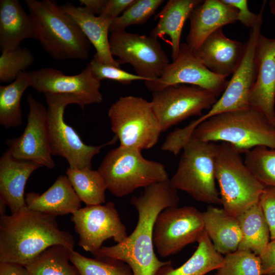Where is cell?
<instances>
[{
	"instance_id": "e0dca14e",
	"label": "cell",
	"mask_w": 275,
	"mask_h": 275,
	"mask_svg": "<svg viewBox=\"0 0 275 275\" xmlns=\"http://www.w3.org/2000/svg\"><path fill=\"white\" fill-rule=\"evenodd\" d=\"M29 112L24 130L18 137L6 143L14 157L52 169L56 164L50 152L47 127V109L32 95L27 97Z\"/></svg>"
},
{
	"instance_id": "f1b7e54d",
	"label": "cell",
	"mask_w": 275,
	"mask_h": 275,
	"mask_svg": "<svg viewBox=\"0 0 275 275\" xmlns=\"http://www.w3.org/2000/svg\"><path fill=\"white\" fill-rule=\"evenodd\" d=\"M31 80L27 71L19 73L15 80L0 86V125L5 128L17 127L22 124L20 101Z\"/></svg>"
},
{
	"instance_id": "d6986e66",
	"label": "cell",
	"mask_w": 275,
	"mask_h": 275,
	"mask_svg": "<svg viewBox=\"0 0 275 275\" xmlns=\"http://www.w3.org/2000/svg\"><path fill=\"white\" fill-rule=\"evenodd\" d=\"M190 29L186 44L195 52L211 34L238 21L237 10L222 0H205L189 16Z\"/></svg>"
},
{
	"instance_id": "44dd1931",
	"label": "cell",
	"mask_w": 275,
	"mask_h": 275,
	"mask_svg": "<svg viewBox=\"0 0 275 275\" xmlns=\"http://www.w3.org/2000/svg\"><path fill=\"white\" fill-rule=\"evenodd\" d=\"M244 44L226 37L221 28L211 34L194 52L212 72L227 77L242 59Z\"/></svg>"
},
{
	"instance_id": "b9f144b4",
	"label": "cell",
	"mask_w": 275,
	"mask_h": 275,
	"mask_svg": "<svg viewBox=\"0 0 275 275\" xmlns=\"http://www.w3.org/2000/svg\"><path fill=\"white\" fill-rule=\"evenodd\" d=\"M0 275H29L25 266L12 263H0Z\"/></svg>"
},
{
	"instance_id": "ab89813d",
	"label": "cell",
	"mask_w": 275,
	"mask_h": 275,
	"mask_svg": "<svg viewBox=\"0 0 275 275\" xmlns=\"http://www.w3.org/2000/svg\"><path fill=\"white\" fill-rule=\"evenodd\" d=\"M259 257L262 275H275V239L270 240Z\"/></svg>"
},
{
	"instance_id": "603a6c76",
	"label": "cell",
	"mask_w": 275,
	"mask_h": 275,
	"mask_svg": "<svg viewBox=\"0 0 275 275\" xmlns=\"http://www.w3.org/2000/svg\"><path fill=\"white\" fill-rule=\"evenodd\" d=\"M25 200L29 209L56 217L73 214L81 208V202L67 176L63 175L43 194L27 193Z\"/></svg>"
},
{
	"instance_id": "8d00e7d4",
	"label": "cell",
	"mask_w": 275,
	"mask_h": 275,
	"mask_svg": "<svg viewBox=\"0 0 275 275\" xmlns=\"http://www.w3.org/2000/svg\"><path fill=\"white\" fill-rule=\"evenodd\" d=\"M91 71L99 80L109 79L123 85L130 84L135 80L146 79L137 74H133L122 70L120 67L100 63L94 58L88 64Z\"/></svg>"
},
{
	"instance_id": "7402d4cb",
	"label": "cell",
	"mask_w": 275,
	"mask_h": 275,
	"mask_svg": "<svg viewBox=\"0 0 275 275\" xmlns=\"http://www.w3.org/2000/svg\"><path fill=\"white\" fill-rule=\"evenodd\" d=\"M62 11L73 20L95 48L93 57L97 61L120 67L112 56L109 43L108 32L112 20L96 16L86 8L66 3L60 6Z\"/></svg>"
},
{
	"instance_id": "cb8c5ba5",
	"label": "cell",
	"mask_w": 275,
	"mask_h": 275,
	"mask_svg": "<svg viewBox=\"0 0 275 275\" xmlns=\"http://www.w3.org/2000/svg\"><path fill=\"white\" fill-rule=\"evenodd\" d=\"M202 214L205 231L216 251L226 255L238 250L242 234L237 217L212 205Z\"/></svg>"
},
{
	"instance_id": "2e32d148",
	"label": "cell",
	"mask_w": 275,
	"mask_h": 275,
	"mask_svg": "<svg viewBox=\"0 0 275 275\" xmlns=\"http://www.w3.org/2000/svg\"><path fill=\"white\" fill-rule=\"evenodd\" d=\"M262 19L263 17L251 29L249 38L244 44V51L240 63L232 74L219 99L205 114V119L222 113L250 107V95L257 73L256 46L260 34Z\"/></svg>"
},
{
	"instance_id": "7c38bea8",
	"label": "cell",
	"mask_w": 275,
	"mask_h": 275,
	"mask_svg": "<svg viewBox=\"0 0 275 275\" xmlns=\"http://www.w3.org/2000/svg\"><path fill=\"white\" fill-rule=\"evenodd\" d=\"M152 93L150 102L162 132L190 117L201 115L204 110L210 109L217 97L201 88L181 85Z\"/></svg>"
},
{
	"instance_id": "d6a6232c",
	"label": "cell",
	"mask_w": 275,
	"mask_h": 275,
	"mask_svg": "<svg viewBox=\"0 0 275 275\" xmlns=\"http://www.w3.org/2000/svg\"><path fill=\"white\" fill-rule=\"evenodd\" d=\"M244 162L265 186L275 187V148L257 146L246 152Z\"/></svg>"
},
{
	"instance_id": "d590c367",
	"label": "cell",
	"mask_w": 275,
	"mask_h": 275,
	"mask_svg": "<svg viewBox=\"0 0 275 275\" xmlns=\"http://www.w3.org/2000/svg\"><path fill=\"white\" fill-rule=\"evenodd\" d=\"M214 275H262L259 257L250 251L237 250L225 255Z\"/></svg>"
},
{
	"instance_id": "8992f818",
	"label": "cell",
	"mask_w": 275,
	"mask_h": 275,
	"mask_svg": "<svg viewBox=\"0 0 275 275\" xmlns=\"http://www.w3.org/2000/svg\"><path fill=\"white\" fill-rule=\"evenodd\" d=\"M219 146L215 142L190 138L183 147L177 170L170 179L172 185L198 201L222 205L215 176Z\"/></svg>"
},
{
	"instance_id": "4316f807",
	"label": "cell",
	"mask_w": 275,
	"mask_h": 275,
	"mask_svg": "<svg viewBox=\"0 0 275 275\" xmlns=\"http://www.w3.org/2000/svg\"><path fill=\"white\" fill-rule=\"evenodd\" d=\"M197 249L181 266L174 268L172 262L160 267L155 275H205L220 267L224 256L216 251L205 232L197 242Z\"/></svg>"
},
{
	"instance_id": "484cf974",
	"label": "cell",
	"mask_w": 275,
	"mask_h": 275,
	"mask_svg": "<svg viewBox=\"0 0 275 275\" xmlns=\"http://www.w3.org/2000/svg\"><path fill=\"white\" fill-rule=\"evenodd\" d=\"M202 0H170L156 17L158 21L152 30L150 36L157 39L167 35L171 39L173 61L177 58L180 48V39L184 23L192 11Z\"/></svg>"
},
{
	"instance_id": "5b68a950",
	"label": "cell",
	"mask_w": 275,
	"mask_h": 275,
	"mask_svg": "<svg viewBox=\"0 0 275 275\" xmlns=\"http://www.w3.org/2000/svg\"><path fill=\"white\" fill-rule=\"evenodd\" d=\"M215 176L223 209L236 217L259 202L265 187L246 167L241 153L227 143L219 144Z\"/></svg>"
},
{
	"instance_id": "3957f363",
	"label": "cell",
	"mask_w": 275,
	"mask_h": 275,
	"mask_svg": "<svg viewBox=\"0 0 275 275\" xmlns=\"http://www.w3.org/2000/svg\"><path fill=\"white\" fill-rule=\"evenodd\" d=\"M190 138L227 143L245 153L257 146L275 148V125L263 113L249 107L208 118L195 128Z\"/></svg>"
},
{
	"instance_id": "83f0119b",
	"label": "cell",
	"mask_w": 275,
	"mask_h": 275,
	"mask_svg": "<svg viewBox=\"0 0 275 275\" xmlns=\"http://www.w3.org/2000/svg\"><path fill=\"white\" fill-rule=\"evenodd\" d=\"M242 234L238 250L259 256L270 241V231L259 203L237 216Z\"/></svg>"
},
{
	"instance_id": "f35d334b",
	"label": "cell",
	"mask_w": 275,
	"mask_h": 275,
	"mask_svg": "<svg viewBox=\"0 0 275 275\" xmlns=\"http://www.w3.org/2000/svg\"><path fill=\"white\" fill-rule=\"evenodd\" d=\"M222 1L234 8L237 11L238 20L246 27L253 28L260 18L263 17V13L266 4L264 1L259 13L252 12L249 9L246 0H222Z\"/></svg>"
},
{
	"instance_id": "52a82bcc",
	"label": "cell",
	"mask_w": 275,
	"mask_h": 275,
	"mask_svg": "<svg viewBox=\"0 0 275 275\" xmlns=\"http://www.w3.org/2000/svg\"><path fill=\"white\" fill-rule=\"evenodd\" d=\"M97 170L107 189L118 197L169 179L162 163L145 158L140 150L120 145L107 153Z\"/></svg>"
},
{
	"instance_id": "e575fe53",
	"label": "cell",
	"mask_w": 275,
	"mask_h": 275,
	"mask_svg": "<svg viewBox=\"0 0 275 275\" xmlns=\"http://www.w3.org/2000/svg\"><path fill=\"white\" fill-rule=\"evenodd\" d=\"M163 2V0H135L122 15L112 21L109 32L125 31L130 25L146 23Z\"/></svg>"
},
{
	"instance_id": "60d3db41",
	"label": "cell",
	"mask_w": 275,
	"mask_h": 275,
	"mask_svg": "<svg viewBox=\"0 0 275 275\" xmlns=\"http://www.w3.org/2000/svg\"><path fill=\"white\" fill-rule=\"evenodd\" d=\"M135 0H106L104 9L101 16L113 21L119 17L120 13L124 12Z\"/></svg>"
},
{
	"instance_id": "4fadbf2b",
	"label": "cell",
	"mask_w": 275,
	"mask_h": 275,
	"mask_svg": "<svg viewBox=\"0 0 275 275\" xmlns=\"http://www.w3.org/2000/svg\"><path fill=\"white\" fill-rule=\"evenodd\" d=\"M71 219L78 235V245L91 254L99 250L107 239L113 238L118 243L128 236L112 202L81 207L72 214Z\"/></svg>"
},
{
	"instance_id": "1f68e13d",
	"label": "cell",
	"mask_w": 275,
	"mask_h": 275,
	"mask_svg": "<svg viewBox=\"0 0 275 275\" xmlns=\"http://www.w3.org/2000/svg\"><path fill=\"white\" fill-rule=\"evenodd\" d=\"M70 262L80 275H134L130 267L121 260L105 257L90 258L74 250L71 252Z\"/></svg>"
},
{
	"instance_id": "4dcf8cb0",
	"label": "cell",
	"mask_w": 275,
	"mask_h": 275,
	"mask_svg": "<svg viewBox=\"0 0 275 275\" xmlns=\"http://www.w3.org/2000/svg\"><path fill=\"white\" fill-rule=\"evenodd\" d=\"M72 186L81 202L86 206L105 202V182L98 170L68 168L66 171Z\"/></svg>"
},
{
	"instance_id": "836d02e7",
	"label": "cell",
	"mask_w": 275,
	"mask_h": 275,
	"mask_svg": "<svg viewBox=\"0 0 275 275\" xmlns=\"http://www.w3.org/2000/svg\"><path fill=\"white\" fill-rule=\"evenodd\" d=\"M34 57L26 47L18 46L2 50L0 56V81L12 82L20 73L25 71L34 62Z\"/></svg>"
},
{
	"instance_id": "277c9868",
	"label": "cell",
	"mask_w": 275,
	"mask_h": 275,
	"mask_svg": "<svg viewBox=\"0 0 275 275\" xmlns=\"http://www.w3.org/2000/svg\"><path fill=\"white\" fill-rule=\"evenodd\" d=\"M36 39L53 59L86 60L90 42L55 1L25 0Z\"/></svg>"
},
{
	"instance_id": "ffe728a7",
	"label": "cell",
	"mask_w": 275,
	"mask_h": 275,
	"mask_svg": "<svg viewBox=\"0 0 275 275\" xmlns=\"http://www.w3.org/2000/svg\"><path fill=\"white\" fill-rule=\"evenodd\" d=\"M40 164L17 159L7 150L0 158V202L14 214L26 206L24 189L27 181Z\"/></svg>"
},
{
	"instance_id": "6da1fadb",
	"label": "cell",
	"mask_w": 275,
	"mask_h": 275,
	"mask_svg": "<svg viewBox=\"0 0 275 275\" xmlns=\"http://www.w3.org/2000/svg\"><path fill=\"white\" fill-rule=\"evenodd\" d=\"M180 198L170 179L145 187L143 193L131 199L138 212V221L132 233L121 242L102 246L92 255L94 258L121 260L131 268L134 275H155L171 261H161L154 250L153 227L159 213L164 209L178 206Z\"/></svg>"
},
{
	"instance_id": "7bdbcfd3",
	"label": "cell",
	"mask_w": 275,
	"mask_h": 275,
	"mask_svg": "<svg viewBox=\"0 0 275 275\" xmlns=\"http://www.w3.org/2000/svg\"><path fill=\"white\" fill-rule=\"evenodd\" d=\"M81 6L88 9L93 14L100 15L105 8L106 0H79Z\"/></svg>"
},
{
	"instance_id": "9a60e30c",
	"label": "cell",
	"mask_w": 275,
	"mask_h": 275,
	"mask_svg": "<svg viewBox=\"0 0 275 275\" xmlns=\"http://www.w3.org/2000/svg\"><path fill=\"white\" fill-rule=\"evenodd\" d=\"M229 80L209 70L193 52L186 43H181L178 56L170 63L158 78L145 81L151 92L165 87L189 84L209 91L217 97L223 93Z\"/></svg>"
},
{
	"instance_id": "74e56055",
	"label": "cell",
	"mask_w": 275,
	"mask_h": 275,
	"mask_svg": "<svg viewBox=\"0 0 275 275\" xmlns=\"http://www.w3.org/2000/svg\"><path fill=\"white\" fill-rule=\"evenodd\" d=\"M268 226L270 239H275V187L265 186L259 201Z\"/></svg>"
},
{
	"instance_id": "ac0fdd59",
	"label": "cell",
	"mask_w": 275,
	"mask_h": 275,
	"mask_svg": "<svg viewBox=\"0 0 275 275\" xmlns=\"http://www.w3.org/2000/svg\"><path fill=\"white\" fill-rule=\"evenodd\" d=\"M255 60L256 77L250 93L249 106L263 113L275 125V38L260 34Z\"/></svg>"
},
{
	"instance_id": "7a4b0ae2",
	"label": "cell",
	"mask_w": 275,
	"mask_h": 275,
	"mask_svg": "<svg viewBox=\"0 0 275 275\" xmlns=\"http://www.w3.org/2000/svg\"><path fill=\"white\" fill-rule=\"evenodd\" d=\"M57 244L74 249L72 235L61 230L56 217L29 209L0 216V263L24 266L48 247Z\"/></svg>"
},
{
	"instance_id": "d4e9b609",
	"label": "cell",
	"mask_w": 275,
	"mask_h": 275,
	"mask_svg": "<svg viewBox=\"0 0 275 275\" xmlns=\"http://www.w3.org/2000/svg\"><path fill=\"white\" fill-rule=\"evenodd\" d=\"M36 39L32 19L17 0L0 1V47L1 50L20 46L25 39Z\"/></svg>"
},
{
	"instance_id": "9c48e42d",
	"label": "cell",
	"mask_w": 275,
	"mask_h": 275,
	"mask_svg": "<svg viewBox=\"0 0 275 275\" xmlns=\"http://www.w3.org/2000/svg\"><path fill=\"white\" fill-rule=\"evenodd\" d=\"M44 95L48 105L47 127L51 155L64 158L71 168H92L93 158L110 143L98 146L85 144L64 118L65 107L70 104H76L75 100L67 96Z\"/></svg>"
},
{
	"instance_id": "ba28073f",
	"label": "cell",
	"mask_w": 275,
	"mask_h": 275,
	"mask_svg": "<svg viewBox=\"0 0 275 275\" xmlns=\"http://www.w3.org/2000/svg\"><path fill=\"white\" fill-rule=\"evenodd\" d=\"M108 116L120 146L142 151L158 142L162 131L150 101L134 96L120 97L109 107Z\"/></svg>"
},
{
	"instance_id": "5bb4252c",
	"label": "cell",
	"mask_w": 275,
	"mask_h": 275,
	"mask_svg": "<svg viewBox=\"0 0 275 275\" xmlns=\"http://www.w3.org/2000/svg\"><path fill=\"white\" fill-rule=\"evenodd\" d=\"M28 73L31 87L38 92L71 97L82 109L87 105L103 101L100 81L93 75L89 65L80 73L73 75L49 67Z\"/></svg>"
},
{
	"instance_id": "f546056e",
	"label": "cell",
	"mask_w": 275,
	"mask_h": 275,
	"mask_svg": "<svg viewBox=\"0 0 275 275\" xmlns=\"http://www.w3.org/2000/svg\"><path fill=\"white\" fill-rule=\"evenodd\" d=\"M73 250L61 244L50 246L25 267L29 275H80L69 263Z\"/></svg>"
},
{
	"instance_id": "30bf717a",
	"label": "cell",
	"mask_w": 275,
	"mask_h": 275,
	"mask_svg": "<svg viewBox=\"0 0 275 275\" xmlns=\"http://www.w3.org/2000/svg\"><path fill=\"white\" fill-rule=\"evenodd\" d=\"M205 232L203 214L193 206L169 207L157 216L153 227L154 246L162 258L175 254L198 242Z\"/></svg>"
},
{
	"instance_id": "ee69618b",
	"label": "cell",
	"mask_w": 275,
	"mask_h": 275,
	"mask_svg": "<svg viewBox=\"0 0 275 275\" xmlns=\"http://www.w3.org/2000/svg\"><path fill=\"white\" fill-rule=\"evenodd\" d=\"M269 5L271 13L275 15V0L269 1Z\"/></svg>"
},
{
	"instance_id": "8fae6325",
	"label": "cell",
	"mask_w": 275,
	"mask_h": 275,
	"mask_svg": "<svg viewBox=\"0 0 275 275\" xmlns=\"http://www.w3.org/2000/svg\"><path fill=\"white\" fill-rule=\"evenodd\" d=\"M109 43L111 53L118 57L119 64L131 65L146 81L159 78L170 64L158 39L150 36L125 30L114 32L109 37Z\"/></svg>"
}]
</instances>
